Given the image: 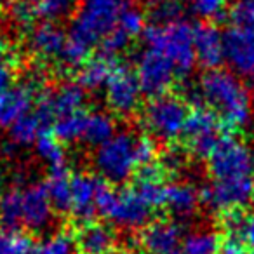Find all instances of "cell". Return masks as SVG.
I'll return each instance as SVG.
<instances>
[{"label":"cell","instance_id":"obj_8","mask_svg":"<svg viewBox=\"0 0 254 254\" xmlns=\"http://www.w3.org/2000/svg\"><path fill=\"white\" fill-rule=\"evenodd\" d=\"M136 77L143 92L152 98H159L169 92L174 82L180 78L176 68L157 51L143 47L136 58Z\"/></svg>","mask_w":254,"mask_h":254},{"label":"cell","instance_id":"obj_18","mask_svg":"<svg viewBox=\"0 0 254 254\" xmlns=\"http://www.w3.org/2000/svg\"><path fill=\"white\" fill-rule=\"evenodd\" d=\"M145 32V14L143 11L134 4L129 2L126 9H124L122 16L119 19L115 32L101 44V51L106 56H115V54L122 53L136 37H139Z\"/></svg>","mask_w":254,"mask_h":254},{"label":"cell","instance_id":"obj_21","mask_svg":"<svg viewBox=\"0 0 254 254\" xmlns=\"http://www.w3.org/2000/svg\"><path fill=\"white\" fill-rule=\"evenodd\" d=\"M49 120L44 117V113L39 108H33L30 113L23 115L14 126L9 129L7 143H5V150L9 153L16 152L18 148H26L37 143V139L46 132Z\"/></svg>","mask_w":254,"mask_h":254},{"label":"cell","instance_id":"obj_42","mask_svg":"<svg viewBox=\"0 0 254 254\" xmlns=\"http://www.w3.org/2000/svg\"><path fill=\"white\" fill-rule=\"evenodd\" d=\"M4 197V187H2V178H0V200Z\"/></svg>","mask_w":254,"mask_h":254},{"label":"cell","instance_id":"obj_12","mask_svg":"<svg viewBox=\"0 0 254 254\" xmlns=\"http://www.w3.org/2000/svg\"><path fill=\"white\" fill-rule=\"evenodd\" d=\"M106 181L89 173H75L70 178L71 187V207L70 214L82 225L92 223L98 214V200Z\"/></svg>","mask_w":254,"mask_h":254},{"label":"cell","instance_id":"obj_43","mask_svg":"<svg viewBox=\"0 0 254 254\" xmlns=\"http://www.w3.org/2000/svg\"><path fill=\"white\" fill-rule=\"evenodd\" d=\"M251 157H253V167H254V148H251Z\"/></svg>","mask_w":254,"mask_h":254},{"label":"cell","instance_id":"obj_33","mask_svg":"<svg viewBox=\"0 0 254 254\" xmlns=\"http://www.w3.org/2000/svg\"><path fill=\"white\" fill-rule=\"evenodd\" d=\"M44 254H78L77 239L66 230L54 232L42 244Z\"/></svg>","mask_w":254,"mask_h":254},{"label":"cell","instance_id":"obj_13","mask_svg":"<svg viewBox=\"0 0 254 254\" xmlns=\"http://www.w3.org/2000/svg\"><path fill=\"white\" fill-rule=\"evenodd\" d=\"M85 101H87V94H85V89L80 84L64 82V84L58 85L49 94L46 92L39 99L37 106L42 110L47 120L54 124L58 119L84 112Z\"/></svg>","mask_w":254,"mask_h":254},{"label":"cell","instance_id":"obj_3","mask_svg":"<svg viewBox=\"0 0 254 254\" xmlns=\"http://www.w3.org/2000/svg\"><path fill=\"white\" fill-rule=\"evenodd\" d=\"M157 157L155 141L132 131H117L110 139L94 150L92 164L103 181L124 185Z\"/></svg>","mask_w":254,"mask_h":254},{"label":"cell","instance_id":"obj_15","mask_svg":"<svg viewBox=\"0 0 254 254\" xmlns=\"http://www.w3.org/2000/svg\"><path fill=\"white\" fill-rule=\"evenodd\" d=\"M44 94L46 92L25 80L16 87L2 92L0 94V129H11L23 115L35 108Z\"/></svg>","mask_w":254,"mask_h":254},{"label":"cell","instance_id":"obj_16","mask_svg":"<svg viewBox=\"0 0 254 254\" xmlns=\"http://www.w3.org/2000/svg\"><path fill=\"white\" fill-rule=\"evenodd\" d=\"M68 33L54 21H44L35 25L28 33V49L37 60L60 63L66 49Z\"/></svg>","mask_w":254,"mask_h":254},{"label":"cell","instance_id":"obj_5","mask_svg":"<svg viewBox=\"0 0 254 254\" xmlns=\"http://www.w3.org/2000/svg\"><path fill=\"white\" fill-rule=\"evenodd\" d=\"M190 113L185 99L174 94H164L152 98V101L145 106L141 124L150 139L173 143L185 134Z\"/></svg>","mask_w":254,"mask_h":254},{"label":"cell","instance_id":"obj_39","mask_svg":"<svg viewBox=\"0 0 254 254\" xmlns=\"http://www.w3.org/2000/svg\"><path fill=\"white\" fill-rule=\"evenodd\" d=\"M218 254H247V247L239 237L226 235V239L221 240Z\"/></svg>","mask_w":254,"mask_h":254},{"label":"cell","instance_id":"obj_17","mask_svg":"<svg viewBox=\"0 0 254 254\" xmlns=\"http://www.w3.org/2000/svg\"><path fill=\"white\" fill-rule=\"evenodd\" d=\"M181 228L173 219H155L141 230L139 246L145 254H173L180 249Z\"/></svg>","mask_w":254,"mask_h":254},{"label":"cell","instance_id":"obj_45","mask_svg":"<svg viewBox=\"0 0 254 254\" xmlns=\"http://www.w3.org/2000/svg\"><path fill=\"white\" fill-rule=\"evenodd\" d=\"M4 2H5V0H0V9H2V5H4Z\"/></svg>","mask_w":254,"mask_h":254},{"label":"cell","instance_id":"obj_7","mask_svg":"<svg viewBox=\"0 0 254 254\" xmlns=\"http://www.w3.org/2000/svg\"><path fill=\"white\" fill-rule=\"evenodd\" d=\"M207 171L216 183H242L254 180L251 148L233 136H223L207 157Z\"/></svg>","mask_w":254,"mask_h":254},{"label":"cell","instance_id":"obj_22","mask_svg":"<svg viewBox=\"0 0 254 254\" xmlns=\"http://www.w3.org/2000/svg\"><path fill=\"white\" fill-rule=\"evenodd\" d=\"M75 239H77L78 254H110L117 246L115 230L103 223L82 225Z\"/></svg>","mask_w":254,"mask_h":254},{"label":"cell","instance_id":"obj_20","mask_svg":"<svg viewBox=\"0 0 254 254\" xmlns=\"http://www.w3.org/2000/svg\"><path fill=\"white\" fill-rule=\"evenodd\" d=\"M193 46L197 63L207 70H218L225 61V33L212 25L195 26Z\"/></svg>","mask_w":254,"mask_h":254},{"label":"cell","instance_id":"obj_4","mask_svg":"<svg viewBox=\"0 0 254 254\" xmlns=\"http://www.w3.org/2000/svg\"><path fill=\"white\" fill-rule=\"evenodd\" d=\"M193 33L195 26L183 19L166 25H152L145 32V47L162 54L176 68L180 78H185L197 64Z\"/></svg>","mask_w":254,"mask_h":254},{"label":"cell","instance_id":"obj_26","mask_svg":"<svg viewBox=\"0 0 254 254\" xmlns=\"http://www.w3.org/2000/svg\"><path fill=\"white\" fill-rule=\"evenodd\" d=\"M35 153L51 171L54 169H63L64 162H66V152H64L63 141L56 138L51 132H44L35 145Z\"/></svg>","mask_w":254,"mask_h":254},{"label":"cell","instance_id":"obj_35","mask_svg":"<svg viewBox=\"0 0 254 254\" xmlns=\"http://www.w3.org/2000/svg\"><path fill=\"white\" fill-rule=\"evenodd\" d=\"M32 242V239L18 230H9L0 226V254H18L25 246Z\"/></svg>","mask_w":254,"mask_h":254},{"label":"cell","instance_id":"obj_30","mask_svg":"<svg viewBox=\"0 0 254 254\" xmlns=\"http://www.w3.org/2000/svg\"><path fill=\"white\" fill-rule=\"evenodd\" d=\"M226 230L228 235H235L254 251V211L249 214L233 212L226 216Z\"/></svg>","mask_w":254,"mask_h":254},{"label":"cell","instance_id":"obj_31","mask_svg":"<svg viewBox=\"0 0 254 254\" xmlns=\"http://www.w3.org/2000/svg\"><path fill=\"white\" fill-rule=\"evenodd\" d=\"M39 18L32 0H11L9 4V19L18 30L30 33L35 28V19Z\"/></svg>","mask_w":254,"mask_h":254},{"label":"cell","instance_id":"obj_36","mask_svg":"<svg viewBox=\"0 0 254 254\" xmlns=\"http://www.w3.org/2000/svg\"><path fill=\"white\" fill-rule=\"evenodd\" d=\"M230 18L233 26L254 28V0H233L230 7Z\"/></svg>","mask_w":254,"mask_h":254},{"label":"cell","instance_id":"obj_14","mask_svg":"<svg viewBox=\"0 0 254 254\" xmlns=\"http://www.w3.org/2000/svg\"><path fill=\"white\" fill-rule=\"evenodd\" d=\"M54 205L46 183H28L21 190V225L30 232H42L53 223Z\"/></svg>","mask_w":254,"mask_h":254},{"label":"cell","instance_id":"obj_10","mask_svg":"<svg viewBox=\"0 0 254 254\" xmlns=\"http://www.w3.org/2000/svg\"><path fill=\"white\" fill-rule=\"evenodd\" d=\"M219 127H221L219 120L209 110L198 108L191 112L183 134L187 150L191 155L207 159L223 138Z\"/></svg>","mask_w":254,"mask_h":254},{"label":"cell","instance_id":"obj_29","mask_svg":"<svg viewBox=\"0 0 254 254\" xmlns=\"http://www.w3.org/2000/svg\"><path fill=\"white\" fill-rule=\"evenodd\" d=\"M0 223L9 230L21 226V190H9L0 200Z\"/></svg>","mask_w":254,"mask_h":254},{"label":"cell","instance_id":"obj_38","mask_svg":"<svg viewBox=\"0 0 254 254\" xmlns=\"http://www.w3.org/2000/svg\"><path fill=\"white\" fill-rule=\"evenodd\" d=\"M18 60V49L5 33L0 32V64L11 66Z\"/></svg>","mask_w":254,"mask_h":254},{"label":"cell","instance_id":"obj_9","mask_svg":"<svg viewBox=\"0 0 254 254\" xmlns=\"http://www.w3.org/2000/svg\"><path fill=\"white\" fill-rule=\"evenodd\" d=\"M143 89L136 77V71L131 68L117 64L115 71L110 77L108 84L105 87V99L108 108L115 115L129 117L138 112L143 99Z\"/></svg>","mask_w":254,"mask_h":254},{"label":"cell","instance_id":"obj_27","mask_svg":"<svg viewBox=\"0 0 254 254\" xmlns=\"http://www.w3.org/2000/svg\"><path fill=\"white\" fill-rule=\"evenodd\" d=\"M221 239L212 230H197L185 237L180 247L185 254H218Z\"/></svg>","mask_w":254,"mask_h":254},{"label":"cell","instance_id":"obj_40","mask_svg":"<svg viewBox=\"0 0 254 254\" xmlns=\"http://www.w3.org/2000/svg\"><path fill=\"white\" fill-rule=\"evenodd\" d=\"M12 68L5 66V64H0V94L5 92L7 89H11L12 84Z\"/></svg>","mask_w":254,"mask_h":254},{"label":"cell","instance_id":"obj_1","mask_svg":"<svg viewBox=\"0 0 254 254\" xmlns=\"http://www.w3.org/2000/svg\"><path fill=\"white\" fill-rule=\"evenodd\" d=\"M129 2L131 0H78L61 64L64 68H80L89 60L91 51L115 32Z\"/></svg>","mask_w":254,"mask_h":254},{"label":"cell","instance_id":"obj_19","mask_svg":"<svg viewBox=\"0 0 254 254\" xmlns=\"http://www.w3.org/2000/svg\"><path fill=\"white\" fill-rule=\"evenodd\" d=\"M202 193L187 181H171L164 187L162 207L176 219H190L198 211Z\"/></svg>","mask_w":254,"mask_h":254},{"label":"cell","instance_id":"obj_11","mask_svg":"<svg viewBox=\"0 0 254 254\" xmlns=\"http://www.w3.org/2000/svg\"><path fill=\"white\" fill-rule=\"evenodd\" d=\"M225 61L235 75L254 82V28L232 26L225 33Z\"/></svg>","mask_w":254,"mask_h":254},{"label":"cell","instance_id":"obj_44","mask_svg":"<svg viewBox=\"0 0 254 254\" xmlns=\"http://www.w3.org/2000/svg\"><path fill=\"white\" fill-rule=\"evenodd\" d=\"M173 254H185V253H183V251H181V249H178L176 253H173Z\"/></svg>","mask_w":254,"mask_h":254},{"label":"cell","instance_id":"obj_28","mask_svg":"<svg viewBox=\"0 0 254 254\" xmlns=\"http://www.w3.org/2000/svg\"><path fill=\"white\" fill-rule=\"evenodd\" d=\"M146 11L153 25H166L181 19L183 4L181 0H146Z\"/></svg>","mask_w":254,"mask_h":254},{"label":"cell","instance_id":"obj_24","mask_svg":"<svg viewBox=\"0 0 254 254\" xmlns=\"http://www.w3.org/2000/svg\"><path fill=\"white\" fill-rule=\"evenodd\" d=\"M117 68V63L112 56L99 54L96 58H89L80 68H78L77 84H80L85 91H105L110 77L113 75Z\"/></svg>","mask_w":254,"mask_h":254},{"label":"cell","instance_id":"obj_34","mask_svg":"<svg viewBox=\"0 0 254 254\" xmlns=\"http://www.w3.org/2000/svg\"><path fill=\"white\" fill-rule=\"evenodd\" d=\"M190 9L202 19H219L232 7V0H187Z\"/></svg>","mask_w":254,"mask_h":254},{"label":"cell","instance_id":"obj_41","mask_svg":"<svg viewBox=\"0 0 254 254\" xmlns=\"http://www.w3.org/2000/svg\"><path fill=\"white\" fill-rule=\"evenodd\" d=\"M18 254H44V253H42V247H39V246H35L33 242H30L28 246L23 247Z\"/></svg>","mask_w":254,"mask_h":254},{"label":"cell","instance_id":"obj_23","mask_svg":"<svg viewBox=\"0 0 254 254\" xmlns=\"http://www.w3.org/2000/svg\"><path fill=\"white\" fill-rule=\"evenodd\" d=\"M115 119L108 112L103 110H85L82 115L80 139L78 143H84L87 146H96L110 139L117 132Z\"/></svg>","mask_w":254,"mask_h":254},{"label":"cell","instance_id":"obj_37","mask_svg":"<svg viewBox=\"0 0 254 254\" xmlns=\"http://www.w3.org/2000/svg\"><path fill=\"white\" fill-rule=\"evenodd\" d=\"M185 166V159H183V153L180 150H169L162 155L160 159V169L162 173H178L181 171Z\"/></svg>","mask_w":254,"mask_h":254},{"label":"cell","instance_id":"obj_6","mask_svg":"<svg viewBox=\"0 0 254 254\" xmlns=\"http://www.w3.org/2000/svg\"><path fill=\"white\" fill-rule=\"evenodd\" d=\"M98 212L119 228L139 230L150 223L152 207L134 188L112 190L108 183H105L99 193Z\"/></svg>","mask_w":254,"mask_h":254},{"label":"cell","instance_id":"obj_2","mask_svg":"<svg viewBox=\"0 0 254 254\" xmlns=\"http://www.w3.org/2000/svg\"><path fill=\"white\" fill-rule=\"evenodd\" d=\"M197 98L226 129L239 131L253 122V94L233 71L221 68L207 70L198 80Z\"/></svg>","mask_w":254,"mask_h":254},{"label":"cell","instance_id":"obj_32","mask_svg":"<svg viewBox=\"0 0 254 254\" xmlns=\"http://www.w3.org/2000/svg\"><path fill=\"white\" fill-rule=\"evenodd\" d=\"M78 0H32L35 5L37 14L44 18L46 21H54L63 19L77 7Z\"/></svg>","mask_w":254,"mask_h":254},{"label":"cell","instance_id":"obj_25","mask_svg":"<svg viewBox=\"0 0 254 254\" xmlns=\"http://www.w3.org/2000/svg\"><path fill=\"white\" fill-rule=\"evenodd\" d=\"M71 174L66 173V169H54L51 171L49 178L46 181V188L49 198L54 205V211L68 212L71 207V187H70Z\"/></svg>","mask_w":254,"mask_h":254}]
</instances>
